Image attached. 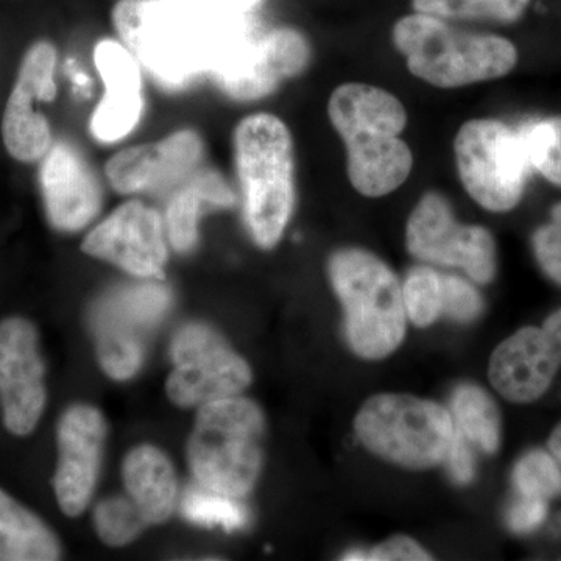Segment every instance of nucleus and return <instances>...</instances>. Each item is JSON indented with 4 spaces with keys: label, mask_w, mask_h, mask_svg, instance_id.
Wrapping results in <instances>:
<instances>
[{
    "label": "nucleus",
    "mask_w": 561,
    "mask_h": 561,
    "mask_svg": "<svg viewBox=\"0 0 561 561\" xmlns=\"http://www.w3.org/2000/svg\"><path fill=\"white\" fill-rule=\"evenodd\" d=\"M116 32L161 84L179 88L234 68L257 38L251 14H220L184 0H117Z\"/></svg>",
    "instance_id": "obj_1"
},
{
    "label": "nucleus",
    "mask_w": 561,
    "mask_h": 561,
    "mask_svg": "<svg viewBox=\"0 0 561 561\" xmlns=\"http://www.w3.org/2000/svg\"><path fill=\"white\" fill-rule=\"evenodd\" d=\"M328 116L346 147L348 179L365 197L397 191L411 175L412 151L401 139L408 111L391 92L345 83L332 92Z\"/></svg>",
    "instance_id": "obj_2"
},
{
    "label": "nucleus",
    "mask_w": 561,
    "mask_h": 561,
    "mask_svg": "<svg viewBox=\"0 0 561 561\" xmlns=\"http://www.w3.org/2000/svg\"><path fill=\"white\" fill-rule=\"evenodd\" d=\"M234 160L251 238L261 249H273L289 225L297 198L289 128L275 114L247 116L234 130Z\"/></svg>",
    "instance_id": "obj_3"
},
{
    "label": "nucleus",
    "mask_w": 561,
    "mask_h": 561,
    "mask_svg": "<svg viewBox=\"0 0 561 561\" xmlns=\"http://www.w3.org/2000/svg\"><path fill=\"white\" fill-rule=\"evenodd\" d=\"M393 43L413 76L443 90L501 79L518 62V50L511 41L459 31L430 14L398 21Z\"/></svg>",
    "instance_id": "obj_4"
},
{
    "label": "nucleus",
    "mask_w": 561,
    "mask_h": 561,
    "mask_svg": "<svg viewBox=\"0 0 561 561\" xmlns=\"http://www.w3.org/2000/svg\"><path fill=\"white\" fill-rule=\"evenodd\" d=\"M332 289L345 312L351 350L364 359L390 356L404 341L402 287L389 265L364 249L335 251L328 265Z\"/></svg>",
    "instance_id": "obj_5"
},
{
    "label": "nucleus",
    "mask_w": 561,
    "mask_h": 561,
    "mask_svg": "<svg viewBox=\"0 0 561 561\" xmlns=\"http://www.w3.org/2000/svg\"><path fill=\"white\" fill-rule=\"evenodd\" d=\"M262 437L264 415L256 402L236 394L202 405L187 446L195 479L241 500L260 478Z\"/></svg>",
    "instance_id": "obj_6"
},
{
    "label": "nucleus",
    "mask_w": 561,
    "mask_h": 561,
    "mask_svg": "<svg viewBox=\"0 0 561 561\" xmlns=\"http://www.w3.org/2000/svg\"><path fill=\"white\" fill-rule=\"evenodd\" d=\"M354 432L368 451L411 470L445 461L456 437L453 413L412 394L382 393L362 404Z\"/></svg>",
    "instance_id": "obj_7"
},
{
    "label": "nucleus",
    "mask_w": 561,
    "mask_h": 561,
    "mask_svg": "<svg viewBox=\"0 0 561 561\" xmlns=\"http://www.w3.org/2000/svg\"><path fill=\"white\" fill-rule=\"evenodd\" d=\"M454 154L461 184L483 209L507 213L522 202L531 165L519 131L496 119L465 122Z\"/></svg>",
    "instance_id": "obj_8"
},
{
    "label": "nucleus",
    "mask_w": 561,
    "mask_h": 561,
    "mask_svg": "<svg viewBox=\"0 0 561 561\" xmlns=\"http://www.w3.org/2000/svg\"><path fill=\"white\" fill-rule=\"evenodd\" d=\"M405 243L416 260L460 268L474 283L489 284L496 276V243L491 232L459 224L451 205L437 192H427L412 210Z\"/></svg>",
    "instance_id": "obj_9"
},
{
    "label": "nucleus",
    "mask_w": 561,
    "mask_h": 561,
    "mask_svg": "<svg viewBox=\"0 0 561 561\" xmlns=\"http://www.w3.org/2000/svg\"><path fill=\"white\" fill-rule=\"evenodd\" d=\"M171 356L175 370L165 389L169 398L183 408L236 397L250 386L249 364L219 332L205 324H187L180 330L173 339Z\"/></svg>",
    "instance_id": "obj_10"
},
{
    "label": "nucleus",
    "mask_w": 561,
    "mask_h": 561,
    "mask_svg": "<svg viewBox=\"0 0 561 561\" xmlns=\"http://www.w3.org/2000/svg\"><path fill=\"white\" fill-rule=\"evenodd\" d=\"M57 49L47 39L36 41L22 58L2 119L3 146L16 161H41L54 144L49 121L38 106L57 98Z\"/></svg>",
    "instance_id": "obj_11"
},
{
    "label": "nucleus",
    "mask_w": 561,
    "mask_h": 561,
    "mask_svg": "<svg viewBox=\"0 0 561 561\" xmlns=\"http://www.w3.org/2000/svg\"><path fill=\"white\" fill-rule=\"evenodd\" d=\"M560 367L561 309L541 328H523L500 343L491 354L489 378L505 400L529 404L549 390Z\"/></svg>",
    "instance_id": "obj_12"
},
{
    "label": "nucleus",
    "mask_w": 561,
    "mask_h": 561,
    "mask_svg": "<svg viewBox=\"0 0 561 561\" xmlns=\"http://www.w3.org/2000/svg\"><path fill=\"white\" fill-rule=\"evenodd\" d=\"M44 375L38 332L31 321H0V404L11 434H31L38 424L47 398Z\"/></svg>",
    "instance_id": "obj_13"
},
{
    "label": "nucleus",
    "mask_w": 561,
    "mask_h": 561,
    "mask_svg": "<svg viewBox=\"0 0 561 561\" xmlns=\"http://www.w3.org/2000/svg\"><path fill=\"white\" fill-rule=\"evenodd\" d=\"M81 249L139 278H162L168 261L164 221L142 202H127L87 236Z\"/></svg>",
    "instance_id": "obj_14"
},
{
    "label": "nucleus",
    "mask_w": 561,
    "mask_h": 561,
    "mask_svg": "<svg viewBox=\"0 0 561 561\" xmlns=\"http://www.w3.org/2000/svg\"><path fill=\"white\" fill-rule=\"evenodd\" d=\"M203 157L198 133L180 130L160 142L142 144L114 154L106 179L119 194H172L197 172Z\"/></svg>",
    "instance_id": "obj_15"
},
{
    "label": "nucleus",
    "mask_w": 561,
    "mask_h": 561,
    "mask_svg": "<svg viewBox=\"0 0 561 561\" xmlns=\"http://www.w3.org/2000/svg\"><path fill=\"white\" fill-rule=\"evenodd\" d=\"M106 424L91 405H72L58 424V459L54 486L58 504L68 516H79L90 504L101 470Z\"/></svg>",
    "instance_id": "obj_16"
},
{
    "label": "nucleus",
    "mask_w": 561,
    "mask_h": 561,
    "mask_svg": "<svg viewBox=\"0 0 561 561\" xmlns=\"http://www.w3.org/2000/svg\"><path fill=\"white\" fill-rule=\"evenodd\" d=\"M311 62V46L295 28L260 33L234 68L213 77L228 98L253 102L267 98L284 81L300 76Z\"/></svg>",
    "instance_id": "obj_17"
},
{
    "label": "nucleus",
    "mask_w": 561,
    "mask_h": 561,
    "mask_svg": "<svg viewBox=\"0 0 561 561\" xmlns=\"http://www.w3.org/2000/svg\"><path fill=\"white\" fill-rule=\"evenodd\" d=\"M41 161V192L51 227L65 232L83 230L102 208V187L94 172L68 142L51 144Z\"/></svg>",
    "instance_id": "obj_18"
},
{
    "label": "nucleus",
    "mask_w": 561,
    "mask_h": 561,
    "mask_svg": "<svg viewBox=\"0 0 561 561\" xmlns=\"http://www.w3.org/2000/svg\"><path fill=\"white\" fill-rule=\"evenodd\" d=\"M94 65L105 84L95 106L90 130L103 144L127 138L142 117V76L135 55L124 43L102 39L94 49Z\"/></svg>",
    "instance_id": "obj_19"
},
{
    "label": "nucleus",
    "mask_w": 561,
    "mask_h": 561,
    "mask_svg": "<svg viewBox=\"0 0 561 561\" xmlns=\"http://www.w3.org/2000/svg\"><path fill=\"white\" fill-rule=\"evenodd\" d=\"M231 187L216 172H195L172 192L165 213V228L173 249L187 253L197 245L198 220L206 208H231Z\"/></svg>",
    "instance_id": "obj_20"
},
{
    "label": "nucleus",
    "mask_w": 561,
    "mask_h": 561,
    "mask_svg": "<svg viewBox=\"0 0 561 561\" xmlns=\"http://www.w3.org/2000/svg\"><path fill=\"white\" fill-rule=\"evenodd\" d=\"M124 482L147 524L169 519L175 508L176 478L171 460L153 446H139L124 461Z\"/></svg>",
    "instance_id": "obj_21"
},
{
    "label": "nucleus",
    "mask_w": 561,
    "mask_h": 561,
    "mask_svg": "<svg viewBox=\"0 0 561 561\" xmlns=\"http://www.w3.org/2000/svg\"><path fill=\"white\" fill-rule=\"evenodd\" d=\"M61 559L60 542L35 513L0 490V561Z\"/></svg>",
    "instance_id": "obj_22"
},
{
    "label": "nucleus",
    "mask_w": 561,
    "mask_h": 561,
    "mask_svg": "<svg viewBox=\"0 0 561 561\" xmlns=\"http://www.w3.org/2000/svg\"><path fill=\"white\" fill-rule=\"evenodd\" d=\"M171 291L160 284H138L111 291L95 308V330L119 328L142 334L162 319L171 306Z\"/></svg>",
    "instance_id": "obj_23"
},
{
    "label": "nucleus",
    "mask_w": 561,
    "mask_h": 561,
    "mask_svg": "<svg viewBox=\"0 0 561 561\" xmlns=\"http://www.w3.org/2000/svg\"><path fill=\"white\" fill-rule=\"evenodd\" d=\"M451 413L457 431L483 453L501 446V416L489 393L474 383H460L453 391Z\"/></svg>",
    "instance_id": "obj_24"
},
{
    "label": "nucleus",
    "mask_w": 561,
    "mask_h": 561,
    "mask_svg": "<svg viewBox=\"0 0 561 561\" xmlns=\"http://www.w3.org/2000/svg\"><path fill=\"white\" fill-rule=\"evenodd\" d=\"M181 513L187 522L206 527H224L228 531L242 529L249 523V512L239 497L206 489L201 483L184 493Z\"/></svg>",
    "instance_id": "obj_25"
},
{
    "label": "nucleus",
    "mask_w": 561,
    "mask_h": 561,
    "mask_svg": "<svg viewBox=\"0 0 561 561\" xmlns=\"http://www.w3.org/2000/svg\"><path fill=\"white\" fill-rule=\"evenodd\" d=\"M530 0H413L416 13L430 14L440 20L518 21Z\"/></svg>",
    "instance_id": "obj_26"
},
{
    "label": "nucleus",
    "mask_w": 561,
    "mask_h": 561,
    "mask_svg": "<svg viewBox=\"0 0 561 561\" xmlns=\"http://www.w3.org/2000/svg\"><path fill=\"white\" fill-rule=\"evenodd\" d=\"M405 316L416 328H427L443 316V273L427 265L413 267L402 284Z\"/></svg>",
    "instance_id": "obj_27"
},
{
    "label": "nucleus",
    "mask_w": 561,
    "mask_h": 561,
    "mask_svg": "<svg viewBox=\"0 0 561 561\" xmlns=\"http://www.w3.org/2000/svg\"><path fill=\"white\" fill-rule=\"evenodd\" d=\"M519 135L531 168L561 186V117L530 122Z\"/></svg>",
    "instance_id": "obj_28"
},
{
    "label": "nucleus",
    "mask_w": 561,
    "mask_h": 561,
    "mask_svg": "<svg viewBox=\"0 0 561 561\" xmlns=\"http://www.w3.org/2000/svg\"><path fill=\"white\" fill-rule=\"evenodd\" d=\"M513 485L522 496L548 501L561 494V468L551 454L534 449L513 468Z\"/></svg>",
    "instance_id": "obj_29"
},
{
    "label": "nucleus",
    "mask_w": 561,
    "mask_h": 561,
    "mask_svg": "<svg viewBox=\"0 0 561 561\" xmlns=\"http://www.w3.org/2000/svg\"><path fill=\"white\" fill-rule=\"evenodd\" d=\"M99 360L116 381H127L139 370L144 359L140 335L119 328H99Z\"/></svg>",
    "instance_id": "obj_30"
},
{
    "label": "nucleus",
    "mask_w": 561,
    "mask_h": 561,
    "mask_svg": "<svg viewBox=\"0 0 561 561\" xmlns=\"http://www.w3.org/2000/svg\"><path fill=\"white\" fill-rule=\"evenodd\" d=\"M99 537L111 546H124L135 540L147 526L146 518L131 497H110L94 513Z\"/></svg>",
    "instance_id": "obj_31"
},
{
    "label": "nucleus",
    "mask_w": 561,
    "mask_h": 561,
    "mask_svg": "<svg viewBox=\"0 0 561 561\" xmlns=\"http://www.w3.org/2000/svg\"><path fill=\"white\" fill-rule=\"evenodd\" d=\"M483 311V300L470 280L443 275V316L459 323H470Z\"/></svg>",
    "instance_id": "obj_32"
},
{
    "label": "nucleus",
    "mask_w": 561,
    "mask_h": 561,
    "mask_svg": "<svg viewBox=\"0 0 561 561\" xmlns=\"http://www.w3.org/2000/svg\"><path fill=\"white\" fill-rule=\"evenodd\" d=\"M531 245L542 272L561 286V203L552 208L551 224L534 232Z\"/></svg>",
    "instance_id": "obj_33"
},
{
    "label": "nucleus",
    "mask_w": 561,
    "mask_h": 561,
    "mask_svg": "<svg viewBox=\"0 0 561 561\" xmlns=\"http://www.w3.org/2000/svg\"><path fill=\"white\" fill-rule=\"evenodd\" d=\"M343 560L419 561L431 560V556L412 538L397 535V537H391L390 540L383 541L382 545L376 546L371 551L346 552Z\"/></svg>",
    "instance_id": "obj_34"
},
{
    "label": "nucleus",
    "mask_w": 561,
    "mask_h": 561,
    "mask_svg": "<svg viewBox=\"0 0 561 561\" xmlns=\"http://www.w3.org/2000/svg\"><path fill=\"white\" fill-rule=\"evenodd\" d=\"M548 516L546 501L522 496L508 507L505 522L515 534H530L545 523Z\"/></svg>",
    "instance_id": "obj_35"
},
{
    "label": "nucleus",
    "mask_w": 561,
    "mask_h": 561,
    "mask_svg": "<svg viewBox=\"0 0 561 561\" xmlns=\"http://www.w3.org/2000/svg\"><path fill=\"white\" fill-rule=\"evenodd\" d=\"M470 445L471 443L457 431L445 459L448 461V471L453 481L460 485H468L476 476V459Z\"/></svg>",
    "instance_id": "obj_36"
},
{
    "label": "nucleus",
    "mask_w": 561,
    "mask_h": 561,
    "mask_svg": "<svg viewBox=\"0 0 561 561\" xmlns=\"http://www.w3.org/2000/svg\"><path fill=\"white\" fill-rule=\"evenodd\" d=\"M203 10L220 14H251L262 0H184Z\"/></svg>",
    "instance_id": "obj_37"
},
{
    "label": "nucleus",
    "mask_w": 561,
    "mask_h": 561,
    "mask_svg": "<svg viewBox=\"0 0 561 561\" xmlns=\"http://www.w3.org/2000/svg\"><path fill=\"white\" fill-rule=\"evenodd\" d=\"M549 449H551L552 456L561 465V423L552 431L551 437H549Z\"/></svg>",
    "instance_id": "obj_38"
}]
</instances>
